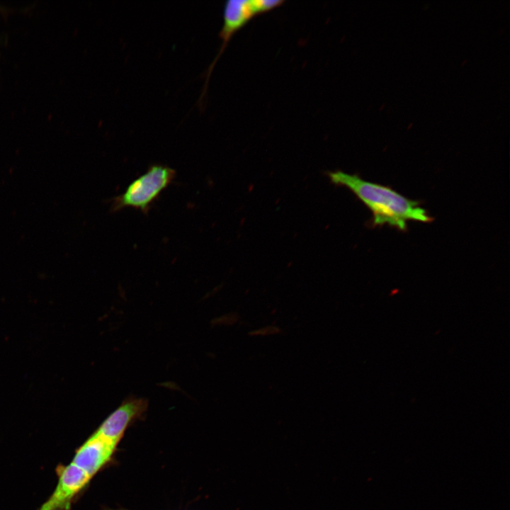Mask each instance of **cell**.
Segmentation results:
<instances>
[{
	"label": "cell",
	"mask_w": 510,
	"mask_h": 510,
	"mask_svg": "<svg viewBox=\"0 0 510 510\" xmlns=\"http://www.w3.org/2000/svg\"><path fill=\"white\" fill-rule=\"evenodd\" d=\"M331 181L346 187L373 214L374 226L385 224L404 231L408 221L430 222L432 218L416 200H411L390 187L366 181L341 171L329 173Z\"/></svg>",
	"instance_id": "6da1fadb"
},
{
	"label": "cell",
	"mask_w": 510,
	"mask_h": 510,
	"mask_svg": "<svg viewBox=\"0 0 510 510\" xmlns=\"http://www.w3.org/2000/svg\"><path fill=\"white\" fill-rule=\"evenodd\" d=\"M175 177L176 171L168 166H150L143 174L133 180L123 193L113 199L111 210L131 208L147 213Z\"/></svg>",
	"instance_id": "7a4b0ae2"
},
{
	"label": "cell",
	"mask_w": 510,
	"mask_h": 510,
	"mask_svg": "<svg viewBox=\"0 0 510 510\" xmlns=\"http://www.w3.org/2000/svg\"><path fill=\"white\" fill-rule=\"evenodd\" d=\"M284 3L280 0H229L223 8V22L219 33L222 45L217 55L205 73V84L198 103L204 99L212 69L232 35L243 28L252 18L271 11Z\"/></svg>",
	"instance_id": "3957f363"
},
{
	"label": "cell",
	"mask_w": 510,
	"mask_h": 510,
	"mask_svg": "<svg viewBox=\"0 0 510 510\" xmlns=\"http://www.w3.org/2000/svg\"><path fill=\"white\" fill-rule=\"evenodd\" d=\"M91 478L72 463L62 468L55 489L39 510H69L74 497L85 487Z\"/></svg>",
	"instance_id": "277c9868"
},
{
	"label": "cell",
	"mask_w": 510,
	"mask_h": 510,
	"mask_svg": "<svg viewBox=\"0 0 510 510\" xmlns=\"http://www.w3.org/2000/svg\"><path fill=\"white\" fill-rule=\"evenodd\" d=\"M147 406L144 398H128L104 420L96 433L118 445L127 428L142 417Z\"/></svg>",
	"instance_id": "5b68a950"
},
{
	"label": "cell",
	"mask_w": 510,
	"mask_h": 510,
	"mask_svg": "<svg viewBox=\"0 0 510 510\" xmlns=\"http://www.w3.org/2000/svg\"><path fill=\"white\" fill-rule=\"evenodd\" d=\"M116 446L95 432L79 448L72 463L92 477L108 462Z\"/></svg>",
	"instance_id": "8992f818"
}]
</instances>
